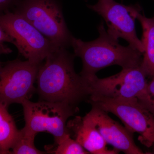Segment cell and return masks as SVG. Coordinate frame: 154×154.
<instances>
[{"label":"cell","instance_id":"1","mask_svg":"<svg viewBox=\"0 0 154 154\" xmlns=\"http://www.w3.org/2000/svg\"><path fill=\"white\" fill-rule=\"evenodd\" d=\"M75 56L66 48H59L39 65L36 91L40 100L77 106L88 99L89 83L87 79L75 71Z\"/></svg>","mask_w":154,"mask_h":154},{"label":"cell","instance_id":"2","mask_svg":"<svg viewBox=\"0 0 154 154\" xmlns=\"http://www.w3.org/2000/svg\"><path fill=\"white\" fill-rule=\"evenodd\" d=\"M99 36L94 41L84 42L72 37L71 45L75 56L81 58L83 68L80 74L85 78L96 75L99 71L107 67L118 65L122 69L140 66L143 53L128 45L119 43L108 34L103 23L98 27Z\"/></svg>","mask_w":154,"mask_h":154},{"label":"cell","instance_id":"3","mask_svg":"<svg viewBox=\"0 0 154 154\" xmlns=\"http://www.w3.org/2000/svg\"><path fill=\"white\" fill-rule=\"evenodd\" d=\"M146 78L140 65L122 69L117 74L104 79L96 75L86 79L89 83V97L137 100L151 112Z\"/></svg>","mask_w":154,"mask_h":154},{"label":"cell","instance_id":"4","mask_svg":"<svg viewBox=\"0 0 154 154\" xmlns=\"http://www.w3.org/2000/svg\"><path fill=\"white\" fill-rule=\"evenodd\" d=\"M15 12L49 39L56 47L71 45L72 36L59 4L56 0H24L17 5Z\"/></svg>","mask_w":154,"mask_h":154},{"label":"cell","instance_id":"5","mask_svg":"<svg viewBox=\"0 0 154 154\" xmlns=\"http://www.w3.org/2000/svg\"><path fill=\"white\" fill-rule=\"evenodd\" d=\"M22 105L25 128L37 134L49 133L57 145L70 135L66 125L68 119L79 111L77 106L42 100L33 102L27 99Z\"/></svg>","mask_w":154,"mask_h":154},{"label":"cell","instance_id":"6","mask_svg":"<svg viewBox=\"0 0 154 154\" xmlns=\"http://www.w3.org/2000/svg\"><path fill=\"white\" fill-rule=\"evenodd\" d=\"M0 26L14 39V45L27 60L40 65L56 47L17 12L0 14Z\"/></svg>","mask_w":154,"mask_h":154},{"label":"cell","instance_id":"7","mask_svg":"<svg viewBox=\"0 0 154 154\" xmlns=\"http://www.w3.org/2000/svg\"><path fill=\"white\" fill-rule=\"evenodd\" d=\"M92 105L113 113L129 132L139 134L138 140L147 147L154 144V115L137 100L89 97Z\"/></svg>","mask_w":154,"mask_h":154},{"label":"cell","instance_id":"8","mask_svg":"<svg viewBox=\"0 0 154 154\" xmlns=\"http://www.w3.org/2000/svg\"><path fill=\"white\" fill-rule=\"evenodd\" d=\"M40 65L28 60H14L0 66V103L8 107L22 105L36 91L34 83Z\"/></svg>","mask_w":154,"mask_h":154},{"label":"cell","instance_id":"9","mask_svg":"<svg viewBox=\"0 0 154 154\" xmlns=\"http://www.w3.org/2000/svg\"><path fill=\"white\" fill-rule=\"evenodd\" d=\"M89 8L103 17L109 35L116 39H124L131 46L143 53V45L137 35L135 25L138 13L142 11L139 5L127 6L114 0H99Z\"/></svg>","mask_w":154,"mask_h":154},{"label":"cell","instance_id":"10","mask_svg":"<svg viewBox=\"0 0 154 154\" xmlns=\"http://www.w3.org/2000/svg\"><path fill=\"white\" fill-rule=\"evenodd\" d=\"M85 116L93 122L105 142L114 149L126 154H144L135 143L133 134L110 118L107 112L92 106L91 111Z\"/></svg>","mask_w":154,"mask_h":154},{"label":"cell","instance_id":"11","mask_svg":"<svg viewBox=\"0 0 154 154\" xmlns=\"http://www.w3.org/2000/svg\"><path fill=\"white\" fill-rule=\"evenodd\" d=\"M66 125L70 136L90 154H116L119 152L115 149L107 148V143L86 116H75L67 122Z\"/></svg>","mask_w":154,"mask_h":154},{"label":"cell","instance_id":"12","mask_svg":"<svg viewBox=\"0 0 154 154\" xmlns=\"http://www.w3.org/2000/svg\"><path fill=\"white\" fill-rule=\"evenodd\" d=\"M141 11L138 13L137 18L143 29L144 51L141 67L147 77L152 79L154 78V15L148 18Z\"/></svg>","mask_w":154,"mask_h":154},{"label":"cell","instance_id":"13","mask_svg":"<svg viewBox=\"0 0 154 154\" xmlns=\"http://www.w3.org/2000/svg\"><path fill=\"white\" fill-rule=\"evenodd\" d=\"M19 132L8 107L0 103V154H11Z\"/></svg>","mask_w":154,"mask_h":154},{"label":"cell","instance_id":"14","mask_svg":"<svg viewBox=\"0 0 154 154\" xmlns=\"http://www.w3.org/2000/svg\"><path fill=\"white\" fill-rule=\"evenodd\" d=\"M37 133L25 128L20 130L19 137L13 148L11 154H43L47 152L39 150L35 146L34 140Z\"/></svg>","mask_w":154,"mask_h":154},{"label":"cell","instance_id":"15","mask_svg":"<svg viewBox=\"0 0 154 154\" xmlns=\"http://www.w3.org/2000/svg\"><path fill=\"white\" fill-rule=\"evenodd\" d=\"M52 152L55 154H90L74 139L70 135L64 138L58 144Z\"/></svg>","mask_w":154,"mask_h":154},{"label":"cell","instance_id":"16","mask_svg":"<svg viewBox=\"0 0 154 154\" xmlns=\"http://www.w3.org/2000/svg\"><path fill=\"white\" fill-rule=\"evenodd\" d=\"M147 92L151 105V112L154 115V78L148 83Z\"/></svg>","mask_w":154,"mask_h":154},{"label":"cell","instance_id":"17","mask_svg":"<svg viewBox=\"0 0 154 154\" xmlns=\"http://www.w3.org/2000/svg\"><path fill=\"white\" fill-rule=\"evenodd\" d=\"M5 42L14 44V39L0 26V44H4Z\"/></svg>","mask_w":154,"mask_h":154},{"label":"cell","instance_id":"18","mask_svg":"<svg viewBox=\"0 0 154 154\" xmlns=\"http://www.w3.org/2000/svg\"><path fill=\"white\" fill-rule=\"evenodd\" d=\"M12 52L11 48L6 46L5 44H0V56L3 54H8ZM2 65V63L0 62V66Z\"/></svg>","mask_w":154,"mask_h":154},{"label":"cell","instance_id":"19","mask_svg":"<svg viewBox=\"0 0 154 154\" xmlns=\"http://www.w3.org/2000/svg\"></svg>","mask_w":154,"mask_h":154}]
</instances>
